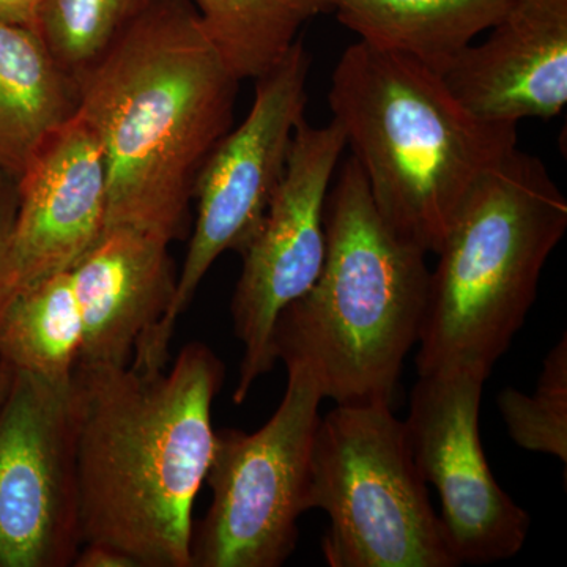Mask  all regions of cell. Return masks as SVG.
<instances>
[{"label": "cell", "instance_id": "cell-16", "mask_svg": "<svg viewBox=\"0 0 567 567\" xmlns=\"http://www.w3.org/2000/svg\"><path fill=\"white\" fill-rule=\"evenodd\" d=\"M513 0H331V11L360 41L401 52L443 74Z\"/></svg>", "mask_w": 567, "mask_h": 567}, {"label": "cell", "instance_id": "cell-7", "mask_svg": "<svg viewBox=\"0 0 567 567\" xmlns=\"http://www.w3.org/2000/svg\"><path fill=\"white\" fill-rule=\"evenodd\" d=\"M322 391L301 364H287L281 404L252 434L215 432L205 484L207 514L193 524L192 567H279L293 554L308 511L309 458Z\"/></svg>", "mask_w": 567, "mask_h": 567}, {"label": "cell", "instance_id": "cell-18", "mask_svg": "<svg viewBox=\"0 0 567 567\" xmlns=\"http://www.w3.org/2000/svg\"><path fill=\"white\" fill-rule=\"evenodd\" d=\"M200 24L238 81L256 80L281 61L300 31L331 0H192Z\"/></svg>", "mask_w": 567, "mask_h": 567}, {"label": "cell", "instance_id": "cell-15", "mask_svg": "<svg viewBox=\"0 0 567 567\" xmlns=\"http://www.w3.org/2000/svg\"><path fill=\"white\" fill-rule=\"evenodd\" d=\"M80 111V84L39 33L0 20V175L18 182L55 130Z\"/></svg>", "mask_w": 567, "mask_h": 567}, {"label": "cell", "instance_id": "cell-21", "mask_svg": "<svg viewBox=\"0 0 567 567\" xmlns=\"http://www.w3.org/2000/svg\"><path fill=\"white\" fill-rule=\"evenodd\" d=\"M17 182L0 175V319L7 306L18 293L13 256H11V234L17 215Z\"/></svg>", "mask_w": 567, "mask_h": 567}, {"label": "cell", "instance_id": "cell-6", "mask_svg": "<svg viewBox=\"0 0 567 567\" xmlns=\"http://www.w3.org/2000/svg\"><path fill=\"white\" fill-rule=\"evenodd\" d=\"M330 517L331 567H456L404 421L388 404H336L309 458L308 511Z\"/></svg>", "mask_w": 567, "mask_h": 567}, {"label": "cell", "instance_id": "cell-19", "mask_svg": "<svg viewBox=\"0 0 567 567\" xmlns=\"http://www.w3.org/2000/svg\"><path fill=\"white\" fill-rule=\"evenodd\" d=\"M151 3L152 0H39L35 32L59 65L80 81Z\"/></svg>", "mask_w": 567, "mask_h": 567}, {"label": "cell", "instance_id": "cell-17", "mask_svg": "<svg viewBox=\"0 0 567 567\" xmlns=\"http://www.w3.org/2000/svg\"><path fill=\"white\" fill-rule=\"evenodd\" d=\"M81 344V312L70 271L20 290L0 319V361L54 385L73 380Z\"/></svg>", "mask_w": 567, "mask_h": 567}, {"label": "cell", "instance_id": "cell-13", "mask_svg": "<svg viewBox=\"0 0 567 567\" xmlns=\"http://www.w3.org/2000/svg\"><path fill=\"white\" fill-rule=\"evenodd\" d=\"M488 31L442 74L447 89L483 121L557 117L567 103V0H513Z\"/></svg>", "mask_w": 567, "mask_h": 567}, {"label": "cell", "instance_id": "cell-3", "mask_svg": "<svg viewBox=\"0 0 567 567\" xmlns=\"http://www.w3.org/2000/svg\"><path fill=\"white\" fill-rule=\"evenodd\" d=\"M328 102L383 223L425 254L439 252L477 183L517 147L516 123L476 117L442 74L363 41L339 59Z\"/></svg>", "mask_w": 567, "mask_h": 567}, {"label": "cell", "instance_id": "cell-4", "mask_svg": "<svg viewBox=\"0 0 567 567\" xmlns=\"http://www.w3.org/2000/svg\"><path fill=\"white\" fill-rule=\"evenodd\" d=\"M327 256L315 286L276 320L274 350L336 404L393 402L427 301L425 254L383 223L352 156L324 204Z\"/></svg>", "mask_w": 567, "mask_h": 567}, {"label": "cell", "instance_id": "cell-20", "mask_svg": "<svg viewBox=\"0 0 567 567\" xmlns=\"http://www.w3.org/2000/svg\"><path fill=\"white\" fill-rule=\"evenodd\" d=\"M499 412L518 446L567 462V336L544 360L535 394L506 388L499 393Z\"/></svg>", "mask_w": 567, "mask_h": 567}, {"label": "cell", "instance_id": "cell-11", "mask_svg": "<svg viewBox=\"0 0 567 567\" xmlns=\"http://www.w3.org/2000/svg\"><path fill=\"white\" fill-rule=\"evenodd\" d=\"M80 548L71 383L14 371L0 404V567H70Z\"/></svg>", "mask_w": 567, "mask_h": 567}, {"label": "cell", "instance_id": "cell-9", "mask_svg": "<svg viewBox=\"0 0 567 567\" xmlns=\"http://www.w3.org/2000/svg\"><path fill=\"white\" fill-rule=\"evenodd\" d=\"M346 147L338 122L315 126L305 117L264 221L240 252L244 267L230 303L234 333L244 346L235 404H244L254 383L274 371L276 320L315 286L322 271L324 204Z\"/></svg>", "mask_w": 567, "mask_h": 567}, {"label": "cell", "instance_id": "cell-1", "mask_svg": "<svg viewBox=\"0 0 567 567\" xmlns=\"http://www.w3.org/2000/svg\"><path fill=\"white\" fill-rule=\"evenodd\" d=\"M224 364L189 342L169 369L78 364L71 380L81 546L192 567L193 509L215 445Z\"/></svg>", "mask_w": 567, "mask_h": 567}, {"label": "cell", "instance_id": "cell-23", "mask_svg": "<svg viewBox=\"0 0 567 567\" xmlns=\"http://www.w3.org/2000/svg\"><path fill=\"white\" fill-rule=\"evenodd\" d=\"M39 0H0V20L35 31Z\"/></svg>", "mask_w": 567, "mask_h": 567}, {"label": "cell", "instance_id": "cell-8", "mask_svg": "<svg viewBox=\"0 0 567 567\" xmlns=\"http://www.w3.org/2000/svg\"><path fill=\"white\" fill-rule=\"evenodd\" d=\"M311 54L295 41L281 61L256 78L251 110L218 142L199 177L196 221L169 311L133 354V368L159 371L171 363L175 324L192 305L213 264L241 252L264 221L286 174L290 147L305 118Z\"/></svg>", "mask_w": 567, "mask_h": 567}, {"label": "cell", "instance_id": "cell-24", "mask_svg": "<svg viewBox=\"0 0 567 567\" xmlns=\"http://www.w3.org/2000/svg\"><path fill=\"white\" fill-rule=\"evenodd\" d=\"M14 369L11 365L0 361V404L6 395L9 394L11 382H13Z\"/></svg>", "mask_w": 567, "mask_h": 567}, {"label": "cell", "instance_id": "cell-14", "mask_svg": "<svg viewBox=\"0 0 567 567\" xmlns=\"http://www.w3.org/2000/svg\"><path fill=\"white\" fill-rule=\"evenodd\" d=\"M169 241L111 227L71 268L80 306L84 365H128L137 347L162 323L177 290Z\"/></svg>", "mask_w": 567, "mask_h": 567}, {"label": "cell", "instance_id": "cell-22", "mask_svg": "<svg viewBox=\"0 0 567 567\" xmlns=\"http://www.w3.org/2000/svg\"><path fill=\"white\" fill-rule=\"evenodd\" d=\"M74 567H137L128 555L118 548L102 543L82 544L78 550Z\"/></svg>", "mask_w": 567, "mask_h": 567}, {"label": "cell", "instance_id": "cell-2", "mask_svg": "<svg viewBox=\"0 0 567 567\" xmlns=\"http://www.w3.org/2000/svg\"><path fill=\"white\" fill-rule=\"evenodd\" d=\"M78 84L106 163V229L185 238L197 177L233 130L240 84L192 0H152Z\"/></svg>", "mask_w": 567, "mask_h": 567}, {"label": "cell", "instance_id": "cell-10", "mask_svg": "<svg viewBox=\"0 0 567 567\" xmlns=\"http://www.w3.org/2000/svg\"><path fill=\"white\" fill-rule=\"evenodd\" d=\"M488 375L480 368L420 375L405 421L420 475L439 492L440 522L457 565L516 557L532 525L496 483L481 445L480 406Z\"/></svg>", "mask_w": 567, "mask_h": 567}, {"label": "cell", "instance_id": "cell-5", "mask_svg": "<svg viewBox=\"0 0 567 567\" xmlns=\"http://www.w3.org/2000/svg\"><path fill=\"white\" fill-rule=\"evenodd\" d=\"M567 229V200L535 155L514 148L475 186L429 278L417 374H491L524 327L537 284Z\"/></svg>", "mask_w": 567, "mask_h": 567}, {"label": "cell", "instance_id": "cell-12", "mask_svg": "<svg viewBox=\"0 0 567 567\" xmlns=\"http://www.w3.org/2000/svg\"><path fill=\"white\" fill-rule=\"evenodd\" d=\"M17 196L11 256L20 292L70 271L106 229V163L80 111L33 153Z\"/></svg>", "mask_w": 567, "mask_h": 567}]
</instances>
